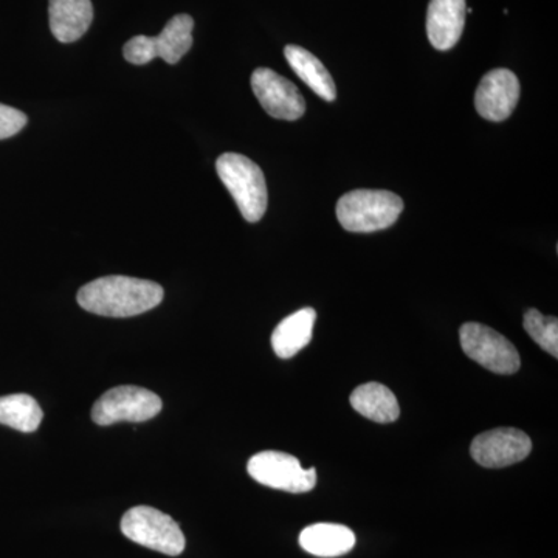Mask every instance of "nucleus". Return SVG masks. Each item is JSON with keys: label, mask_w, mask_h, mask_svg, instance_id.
Returning a JSON list of instances; mask_svg holds the SVG:
<instances>
[{"label": "nucleus", "mask_w": 558, "mask_h": 558, "mask_svg": "<svg viewBox=\"0 0 558 558\" xmlns=\"http://www.w3.org/2000/svg\"><path fill=\"white\" fill-rule=\"evenodd\" d=\"M163 296V289L157 282L113 275L83 286L76 300L90 314L126 318L154 310Z\"/></svg>", "instance_id": "f257e3e1"}, {"label": "nucleus", "mask_w": 558, "mask_h": 558, "mask_svg": "<svg viewBox=\"0 0 558 558\" xmlns=\"http://www.w3.org/2000/svg\"><path fill=\"white\" fill-rule=\"evenodd\" d=\"M403 211L398 194L385 190H354L340 197L337 218L352 233H373L395 226Z\"/></svg>", "instance_id": "f03ea898"}, {"label": "nucleus", "mask_w": 558, "mask_h": 558, "mask_svg": "<svg viewBox=\"0 0 558 558\" xmlns=\"http://www.w3.org/2000/svg\"><path fill=\"white\" fill-rule=\"evenodd\" d=\"M216 170L244 219L247 222L263 219L269 204V193L266 178L258 165L241 154L227 153L216 161Z\"/></svg>", "instance_id": "7ed1b4c3"}, {"label": "nucleus", "mask_w": 558, "mask_h": 558, "mask_svg": "<svg viewBox=\"0 0 558 558\" xmlns=\"http://www.w3.org/2000/svg\"><path fill=\"white\" fill-rule=\"evenodd\" d=\"M120 527L131 542L165 556L178 557L185 549V535L179 524L167 513L149 506L128 510Z\"/></svg>", "instance_id": "20e7f679"}, {"label": "nucleus", "mask_w": 558, "mask_h": 558, "mask_svg": "<svg viewBox=\"0 0 558 558\" xmlns=\"http://www.w3.org/2000/svg\"><path fill=\"white\" fill-rule=\"evenodd\" d=\"M194 21L190 14L172 17L159 36H135L123 47L124 60L143 65L161 58L168 64H178L193 46Z\"/></svg>", "instance_id": "39448f33"}, {"label": "nucleus", "mask_w": 558, "mask_h": 558, "mask_svg": "<svg viewBox=\"0 0 558 558\" xmlns=\"http://www.w3.org/2000/svg\"><path fill=\"white\" fill-rule=\"evenodd\" d=\"M462 351L481 366L495 374H515L520 369V354L517 348L497 330L465 323L459 329Z\"/></svg>", "instance_id": "423d86ee"}, {"label": "nucleus", "mask_w": 558, "mask_h": 558, "mask_svg": "<svg viewBox=\"0 0 558 558\" xmlns=\"http://www.w3.org/2000/svg\"><path fill=\"white\" fill-rule=\"evenodd\" d=\"M161 410L159 396L146 388L117 387L109 389L95 402L92 418L95 424L108 427L119 422H146Z\"/></svg>", "instance_id": "0eeeda50"}, {"label": "nucleus", "mask_w": 558, "mask_h": 558, "mask_svg": "<svg viewBox=\"0 0 558 558\" xmlns=\"http://www.w3.org/2000/svg\"><path fill=\"white\" fill-rule=\"evenodd\" d=\"M248 475L263 486L306 494L317 486V469L301 468L299 459L282 451H263L250 458Z\"/></svg>", "instance_id": "6e6552de"}, {"label": "nucleus", "mask_w": 558, "mask_h": 558, "mask_svg": "<svg viewBox=\"0 0 558 558\" xmlns=\"http://www.w3.org/2000/svg\"><path fill=\"white\" fill-rule=\"evenodd\" d=\"M252 89L264 110L278 120L295 121L306 112V101L299 87L271 69H256Z\"/></svg>", "instance_id": "1a4fd4ad"}, {"label": "nucleus", "mask_w": 558, "mask_h": 558, "mask_svg": "<svg viewBox=\"0 0 558 558\" xmlns=\"http://www.w3.org/2000/svg\"><path fill=\"white\" fill-rule=\"evenodd\" d=\"M532 440L517 428H497L481 433L470 446V454L487 469L509 468L529 457Z\"/></svg>", "instance_id": "9d476101"}, {"label": "nucleus", "mask_w": 558, "mask_h": 558, "mask_svg": "<svg viewBox=\"0 0 558 558\" xmlns=\"http://www.w3.org/2000/svg\"><path fill=\"white\" fill-rule=\"evenodd\" d=\"M520 100V81L509 69H495L481 80L475 94V108L483 119L505 121Z\"/></svg>", "instance_id": "9b49d317"}, {"label": "nucleus", "mask_w": 558, "mask_h": 558, "mask_svg": "<svg viewBox=\"0 0 558 558\" xmlns=\"http://www.w3.org/2000/svg\"><path fill=\"white\" fill-rule=\"evenodd\" d=\"M465 0H432L427 10V35L436 50L453 49L465 27Z\"/></svg>", "instance_id": "f8f14e48"}, {"label": "nucleus", "mask_w": 558, "mask_h": 558, "mask_svg": "<svg viewBox=\"0 0 558 558\" xmlns=\"http://www.w3.org/2000/svg\"><path fill=\"white\" fill-rule=\"evenodd\" d=\"M50 31L62 44L75 43L86 35L94 21L90 0H49Z\"/></svg>", "instance_id": "ddd939ff"}, {"label": "nucleus", "mask_w": 558, "mask_h": 558, "mask_svg": "<svg viewBox=\"0 0 558 558\" xmlns=\"http://www.w3.org/2000/svg\"><path fill=\"white\" fill-rule=\"evenodd\" d=\"M300 545L315 557H340L354 549L355 534L343 524L317 523L301 532Z\"/></svg>", "instance_id": "4468645a"}, {"label": "nucleus", "mask_w": 558, "mask_h": 558, "mask_svg": "<svg viewBox=\"0 0 558 558\" xmlns=\"http://www.w3.org/2000/svg\"><path fill=\"white\" fill-rule=\"evenodd\" d=\"M317 312L304 307L282 319L271 333V348L279 359H290L311 343Z\"/></svg>", "instance_id": "2eb2a0df"}, {"label": "nucleus", "mask_w": 558, "mask_h": 558, "mask_svg": "<svg viewBox=\"0 0 558 558\" xmlns=\"http://www.w3.org/2000/svg\"><path fill=\"white\" fill-rule=\"evenodd\" d=\"M351 405L362 416L379 424H391L400 416L395 392L377 381H369L355 388L351 395Z\"/></svg>", "instance_id": "dca6fc26"}, {"label": "nucleus", "mask_w": 558, "mask_h": 558, "mask_svg": "<svg viewBox=\"0 0 558 558\" xmlns=\"http://www.w3.org/2000/svg\"><path fill=\"white\" fill-rule=\"evenodd\" d=\"M286 60L290 68L311 87L319 98L333 101L337 98V87L329 70L323 65L311 51L299 46H288L284 49Z\"/></svg>", "instance_id": "f3484780"}, {"label": "nucleus", "mask_w": 558, "mask_h": 558, "mask_svg": "<svg viewBox=\"0 0 558 558\" xmlns=\"http://www.w3.org/2000/svg\"><path fill=\"white\" fill-rule=\"evenodd\" d=\"M44 413L39 403L28 395H10L0 398V424L22 433L39 428Z\"/></svg>", "instance_id": "a211bd4d"}, {"label": "nucleus", "mask_w": 558, "mask_h": 558, "mask_svg": "<svg viewBox=\"0 0 558 558\" xmlns=\"http://www.w3.org/2000/svg\"><path fill=\"white\" fill-rule=\"evenodd\" d=\"M523 325L524 330L543 351L548 352L553 357H558V319L556 317H545L537 310H529L524 314Z\"/></svg>", "instance_id": "6ab92c4d"}, {"label": "nucleus", "mask_w": 558, "mask_h": 558, "mask_svg": "<svg viewBox=\"0 0 558 558\" xmlns=\"http://www.w3.org/2000/svg\"><path fill=\"white\" fill-rule=\"evenodd\" d=\"M27 116L20 109L11 108V106L0 102V140L13 137L20 134L27 124Z\"/></svg>", "instance_id": "aec40b11"}]
</instances>
